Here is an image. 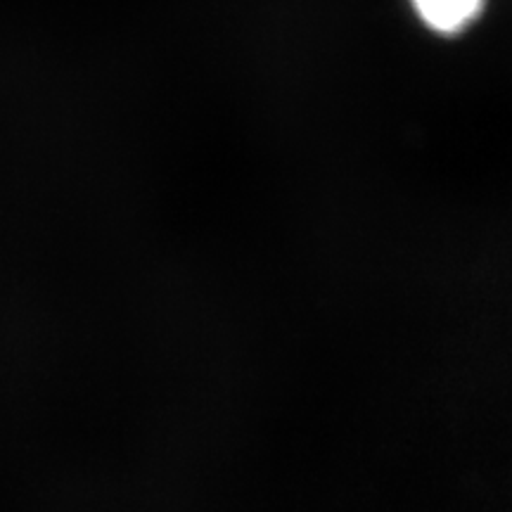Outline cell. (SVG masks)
I'll return each instance as SVG.
<instances>
[{
	"label": "cell",
	"mask_w": 512,
	"mask_h": 512,
	"mask_svg": "<svg viewBox=\"0 0 512 512\" xmlns=\"http://www.w3.org/2000/svg\"><path fill=\"white\" fill-rule=\"evenodd\" d=\"M489 0H408L415 17L437 36H460L484 15Z\"/></svg>",
	"instance_id": "obj_1"
}]
</instances>
